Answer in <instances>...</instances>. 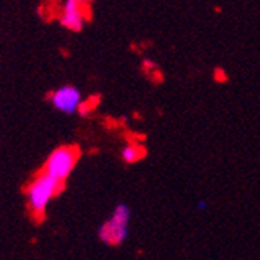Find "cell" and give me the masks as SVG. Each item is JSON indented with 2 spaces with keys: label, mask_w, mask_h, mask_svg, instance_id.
I'll return each instance as SVG.
<instances>
[{
  "label": "cell",
  "mask_w": 260,
  "mask_h": 260,
  "mask_svg": "<svg viewBox=\"0 0 260 260\" xmlns=\"http://www.w3.org/2000/svg\"><path fill=\"white\" fill-rule=\"evenodd\" d=\"M62 184L49 176L45 172L39 173L27 187V206L36 218H41L52 200L61 192Z\"/></svg>",
  "instance_id": "obj_1"
},
{
  "label": "cell",
  "mask_w": 260,
  "mask_h": 260,
  "mask_svg": "<svg viewBox=\"0 0 260 260\" xmlns=\"http://www.w3.org/2000/svg\"><path fill=\"white\" fill-rule=\"evenodd\" d=\"M131 210L125 203L117 204L111 217L99 228V239L108 246H120L129 234Z\"/></svg>",
  "instance_id": "obj_2"
},
{
  "label": "cell",
  "mask_w": 260,
  "mask_h": 260,
  "mask_svg": "<svg viewBox=\"0 0 260 260\" xmlns=\"http://www.w3.org/2000/svg\"><path fill=\"white\" fill-rule=\"evenodd\" d=\"M80 157V150L78 147L74 145H61L55 148L49 157L45 160V169L44 172L56 179L58 182L64 184V181L72 175L75 170Z\"/></svg>",
  "instance_id": "obj_3"
},
{
  "label": "cell",
  "mask_w": 260,
  "mask_h": 260,
  "mask_svg": "<svg viewBox=\"0 0 260 260\" xmlns=\"http://www.w3.org/2000/svg\"><path fill=\"white\" fill-rule=\"evenodd\" d=\"M50 103L56 111L66 115H72L80 111L83 97L75 86H61L50 93Z\"/></svg>",
  "instance_id": "obj_4"
},
{
  "label": "cell",
  "mask_w": 260,
  "mask_h": 260,
  "mask_svg": "<svg viewBox=\"0 0 260 260\" xmlns=\"http://www.w3.org/2000/svg\"><path fill=\"white\" fill-rule=\"evenodd\" d=\"M84 11L83 5L77 4L75 0H66L62 5V14L59 17L61 25L70 31H80L84 25Z\"/></svg>",
  "instance_id": "obj_5"
},
{
  "label": "cell",
  "mask_w": 260,
  "mask_h": 260,
  "mask_svg": "<svg viewBox=\"0 0 260 260\" xmlns=\"http://www.w3.org/2000/svg\"><path fill=\"white\" fill-rule=\"evenodd\" d=\"M147 156V148L139 142H129L122 148V160L125 164H136Z\"/></svg>",
  "instance_id": "obj_6"
},
{
  "label": "cell",
  "mask_w": 260,
  "mask_h": 260,
  "mask_svg": "<svg viewBox=\"0 0 260 260\" xmlns=\"http://www.w3.org/2000/svg\"><path fill=\"white\" fill-rule=\"evenodd\" d=\"M228 80H229V77H228V74H226V70H224V69L217 67V69L214 70V81H215V83L223 84V83H228Z\"/></svg>",
  "instance_id": "obj_7"
},
{
  "label": "cell",
  "mask_w": 260,
  "mask_h": 260,
  "mask_svg": "<svg viewBox=\"0 0 260 260\" xmlns=\"http://www.w3.org/2000/svg\"><path fill=\"white\" fill-rule=\"evenodd\" d=\"M75 2L80 5H87V4H90V0H75Z\"/></svg>",
  "instance_id": "obj_8"
}]
</instances>
